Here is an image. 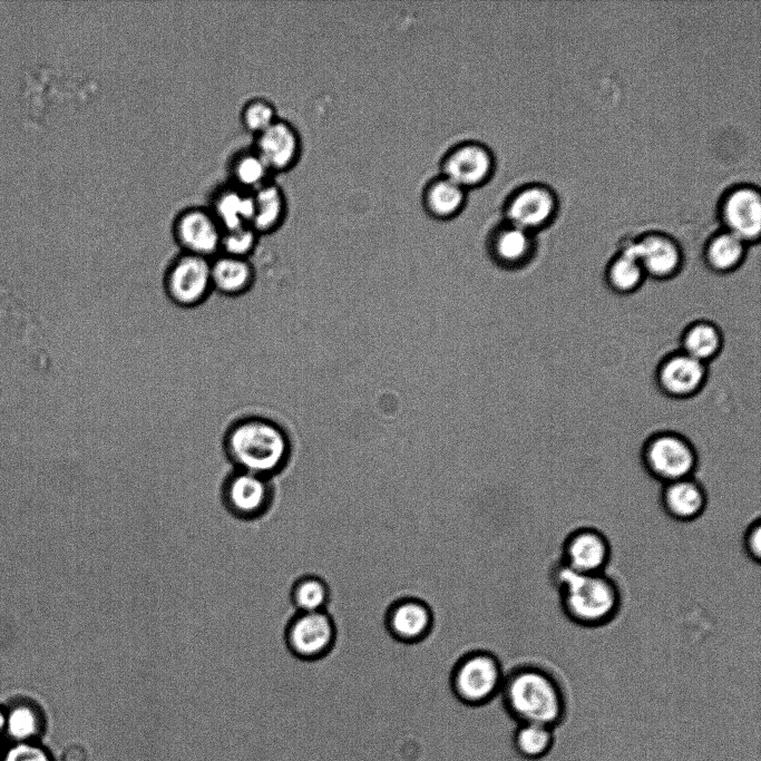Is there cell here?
<instances>
[{"instance_id":"6da1fadb","label":"cell","mask_w":761,"mask_h":761,"mask_svg":"<svg viewBox=\"0 0 761 761\" xmlns=\"http://www.w3.org/2000/svg\"><path fill=\"white\" fill-rule=\"evenodd\" d=\"M498 701L517 723L550 728L563 720L566 709L559 681L546 667L531 661L519 663L505 674Z\"/></svg>"},{"instance_id":"7a4b0ae2","label":"cell","mask_w":761,"mask_h":761,"mask_svg":"<svg viewBox=\"0 0 761 761\" xmlns=\"http://www.w3.org/2000/svg\"><path fill=\"white\" fill-rule=\"evenodd\" d=\"M550 582L564 616L576 626L599 628L619 614L622 591L607 573L577 574L556 562L550 569Z\"/></svg>"},{"instance_id":"3957f363","label":"cell","mask_w":761,"mask_h":761,"mask_svg":"<svg viewBox=\"0 0 761 761\" xmlns=\"http://www.w3.org/2000/svg\"><path fill=\"white\" fill-rule=\"evenodd\" d=\"M224 450L234 469L271 479L286 468L291 456L284 430L262 417L235 421L224 437Z\"/></svg>"},{"instance_id":"277c9868","label":"cell","mask_w":761,"mask_h":761,"mask_svg":"<svg viewBox=\"0 0 761 761\" xmlns=\"http://www.w3.org/2000/svg\"><path fill=\"white\" fill-rule=\"evenodd\" d=\"M645 472L662 485L695 476L699 452L694 443L675 430H657L644 440L640 450Z\"/></svg>"},{"instance_id":"5b68a950","label":"cell","mask_w":761,"mask_h":761,"mask_svg":"<svg viewBox=\"0 0 761 761\" xmlns=\"http://www.w3.org/2000/svg\"><path fill=\"white\" fill-rule=\"evenodd\" d=\"M505 679L499 660L488 652H472L462 657L451 675L455 700L468 709H482L499 696Z\"/></svg>"},{"instance_id":"8992f818","label":"cell","mask_w":761,"mask_h":761,"mask_svg":"<svg viewBox=\"0 0 761 761\" xmlns=\"http://www.w3.org/2000/svg\"><path fill=\"white\" fill-rule=\"evenodd\" d=\"M275 497L273 479L236 469L226 476L221 488L223 506L241 520L264 517L273 507Z\"/></svg>"},{"instance_id":"52a82bcc","label":"cell","mask_w":761,"mask_h":761,"mask_svg":"<svg viewBox=\"0 0 761 761\" xmlns=\"http://www.w3.org/2000/svg\"><path fill=\"white\" fill-rule=\"evenodd\" d=\"M169 300L182 308L203 303L213 291L211 258L181 252L169 264L164 279Z\"/></svg>"},{"instance_id":"ba28073f","label":"cell","mask_w":761,"mask_h":761,"mask_svg":"<svg viewBox=\"0 0 761 761\" xmlns=\"http://www.w3.org/2000/svg\"><path fill=\"white\" fill-rule=\"evenodd\" d=\"M335 627L325 611L295 613L285 624L283 642L287 651L301 660H316L333 646Z\"/></svg>"},{"instance_id":"9c48e42d","label":"cell","mask_w":761,"mask_h":761,"mask_svg":"<svg viewBox=\"0 0 761 761\" xmlns=\"http://www.w3.org/2000/svg\"><path fill=\"white\" fill-rule=\"evenodd\" d=\"M709 379V365L676 349L664 354L654 370V383L667 398L685 400L699 394Z\"/></svg>"},{"instance_id":"30bf717a","label":"cell","mask_w":761,"mask_h":761,"mask_svg":"<svg viewBox=\"0 0 761 761\" xmlns=\"http://www.w3.org/2000/svg\"><path fill=\"white\" fill-rule=\"evenodd\" d=\"M612 553L611 542L602 530L580 526L563 539L557 562L577 574H599L606 573Z\"/></svg>"},{"instance_id":"8fae6325","label":"cell","mask_w":761,"mask_h":761,"mask_svg":"<svg viewBox=\"0 0 761 761\" xmlns=\"http://www.w3.org/2000/svg\"><path fill=\"white\" fill-rule=\"evenodd\" d=\"M172 233L184 253L213 258L219 254L223 230L203 206H188L174 217Z\"/></svg>"},{"instance_id":"7c38bea8","label":"cell","mask_w":761,"mask_h":761,"mask_svg":"<svg viewBox=\"0 0 761 761\" xmlns=\"http://www.w3.org/2000/svg\"><path fill=\"white\" fill-rule=\"evenodd\" d=\"M627 244L642 265L647 279L669 281L682 271L683 252L676 241L670 236L648 234Z\"/></svg>"},{"instance_id":"4fadbf2b","label":"cell","mask_w":761,"mask_h":761,"mask_svg":"<svg viewBox=\"0 0 761 761\" xmlns=\"http://www.w3.org/2000/svg\"><path fill=\"white\" fill-rule=\"evenodd\" d=\"M253 148L272 174L286 172L297 162L301 139L289 121L277 118L270 127L254 137Z\"/></svg>"},{"instance_id":"5bb4252c","label":"cell","mask_w":761,"mask_h":761,"mask_svg":"<svg viewBox=\"0 0 761 761\" xmlns=\"http://www.w3.org/2000/svg\"><path fill=\"white\" fill-rule=\"evenodd\" d=\"M660 504L671 519L692 523L706 510L709 496L695 476L662 485Z\"/></svg>"},{"instance_id":"9a60e30c","label":"cell","mask_w":761,"mask_h":761,"mask_svg":"<svg viewBox=\"0 0 761 761\" xmlns=\"http://www.w3.org/2000/svg\"><path fill=\"white\" fill-rule=\"evenodd\" d=\"M6 705L3 742L42 741L48 720L42 706L28 696H16Z\"/></svg>"},{"instance_id":"2e32d148","label":"cell","mask_w":761,"mask_h":761,"mask_svg":"<svg viewBox=\"0 0 761 761\" xmlns=\"http://www.w3.org/2000/svg\"><path fill=\"white\" fill-rule=\"evenodd\" d=\"M723 215L728 232L748 245L758 241L761 231V201L757 191L744 187L732 192L724 203Z\"/></svg>"},{"instance_id":"e0dca14e","label":"cell","mask_w":761,"mask_h":761,"mask_svg":"<svg viewBox=\"0 0 761 761\" xmlns=\"http://www.w3.org/2000/svg\"><path fill=\"white\" fill-rule=\"evenodd\" d=\"M492 170L490 152L479 144H465L445 162L446 177L462 188L481 184Z\"/></svg>"},{"instance_id":"ac0fdd59","label":"cell","mask_w":761,"mask_h":761,"mask_svg":"<svg viewBox=\"0 0 761 761\" xmlns=\"http://www.w3.org/2000/svg\"><path fill=\"white\" fill-rule=\"evenodd\" d=\"M432 626L428 605L416 598L396 602L388 611L387 627L399 641L412 643L423 638Z\"/></svg>"},{"instance_id":"d6986e66","label":"cell","mask_w":761,"mask_h":761,"mask_svg":"<svg viewBox=\"0 0 761 761\" xmlns=\"http://www.w3.org/2000/svg\"><path fill=\"white\" fill-rule=\"evenodd\" d=\"M555 211V198L545 187L531 186L516 194L508 205L510 224L525 231L545 225Z\"/></svg>"},{"instance_id":"ffe728a7","label":"cell","mask_w":761,"mask_h":761,"mask_svg":"<svg viewBox=\"0 0 761 761\" xmlns=\"http://www.w3.org/2000/svg\"><path fill=\"white\" fill-rule=\"evenodd\" d=\"M207 207L223 232L250 225L253 212L252 192L230 183L214 192Z\"/></svg>"},{"instance_id":"44dd1931","label":"cell","mask_w":761,"mask_h":761,"mask_svg":"<svg viewBox=\"0 0 761 761\" xmlns=\"http://www.w3.org/2000/svg\"><path fill=\"white\" fill-rule=\"evenodd\" d=\"M723 347L722 329L711 320L696 319L682 330L677 349L709 365L721 354Z\"/></svg>"},{"instance_id":"7402d4cb","label":"cell","mask_w":761,"mask_h":761,"mask_svg":"<svg viewBox=\"0 0 761 761\" xmlns=\"http://www.w3.org/2000/svg\"><path fill=\"white\" fill-rule=\"evenodd\" d=\"M213 290L226 296L247 292L254 283L255 270L248 258L218 254L211 260Z\"/></svg>"},{"instance_id":"603a6c76","label":"cell","mask_w":761,"mask_h":761,"mask_svg":"<svg viewBox=\"0 0 761 761\" xmlns=\"http://www.w3.org/2000/svg\"><path fill=\"white\" fill-rule=\"evenodd\" d=\"M253 212L250 226L260 235L275 232L286 215V198L272 179L252 192Z\"/></svg>"},{"instance_id":"cb8c5ba5","label":"cell","mask_w":761,"mask_h":761,"mask_svg":"<svg viewBox=\"0 0 761 761\" xmlns=\"http://www.w3.org/2000/svg\"><path fill=\"white\" fill-rule=\"evenodd\" d=\"M646 280V274L628 244L609 260L604 270L606 286L617 295L637 292Z\"/></svg>"},{"instance_id":"d4e9b609","label":"cell","mask_w":761,"mask_h":761,"mask_svg":"<svg viewBox=\"0 0 761 761\" xmlns=\"http://www.w3.org/2000/svg\"><path fill=\"white\" fill-rule=\"evenodd\" d=\"M748 244L736 235L725 231L708 241L704 248V262L709 270L716 274H729L738 270L744 262Z\"/></svg>"},{"instance_id":"484cf974","label":"cell","mask_w":761,"mask_h":761,"mask_svg":"<svg viewBox=\"0 0 761 761\" xmlns=\"http://www.w3.org/2000/svg\"><path fill=\"white\" fill-rule=\"evenodd\" d=\"M492 254L505 267L526 265L534 254L530 233L513 224L501 228L492 240Z\"/></svg>"},{"instance_id":"4316f807","label":"cell","mask_w":761,"mask_h":761,"mask_svg":"<svg viewBox=\"0 0 761 761\" xmlns=\"http://www.w3.org/2000/svg\"><path fill=\"white\" fill-rule=\"evenodd\" d=\"M230 183L247 192H254L271 181L272 173L251 147L237 152L228 164Z\"/></svg>"},{"instance_id":"83f0119b","label":"cell","mask_w":761,"mask_h":761,"mask_svg":"<svg viewBox=\"0 0 761 761\" xmlns=\"http://www.w3.org/2000/svg\"><path fill=\"white\" fill-rule=\"evenodd\" d=\"M513 742L520 757L538 760L545 757L553 747V728L538 723H518Z\"/></svg>"},{"instance_id":"f1b7e54d","label":"cell","mask_w":761,"mask_h":761,"mask_svg":"<svg viewBox=\"0 0 761 761\" xmlns=\"http://www.w3.org/2000/svg\"><path fill=\"white\" fill-rule=\"evenodd\" d=\"M330 592L323 579L316 576H302L294 580L290 589V601L297 613L324 611Z\"/></svg>"},{"instance_id":"f546056e","label":"cell","mask_w":761,"mask_h":761,"mask_svg":"<svg viewBox=\"0 0 761 761\" xmlns=\"http://www.w3.org/2000/svg\"><path fill=\"white\" fill-rule=\"evenodd\" d=\"M426 201L431 214L438 217H450L462 207L465 188L443 177L430 185Z\"/></svg>"},{"instance_id":"4dcf8cb0","label":"cell","mask_w":761,"mask_h":761,"mask_svg":"<svg viewBox=\"0 0 761 761\" xmlns=\"http://www.w3.org/2000/svg\"><path fill=\"white\" fill-rule=\"evenodd\" d=\"M279 118L275 106L264 97H253L241 108L240 121L253 137L270 127Z\"/></svg>"},{"instance_id":"1f68e13d","label":"cell","mask_w":761,"mask_h":761,"mask_svg":"<svg viewBox=\"0 0 761 761\" xmlns=\"http://www.w3.org/2000/svg\"><path fill=\"white\" fill-rule=\"evenodd\" d=\"M260 237L250 225L225 231L222 234L219 254L248 258L256 248Z\"/></svg>"},{"instance_id":"d6a6232c","label":"cell","mask_w":761,"mask_h":761,"mask_svg":"<svg viewBox=\"0 0 761 761\" xmlns=\"http://www.w3.org/2000/svg\"><path fill=\"white\" fill-rule=\"evenodd\" d=\"M1 761H57L42 741L4 742Z\"/></svg>"},{"instance_id":"836d02e7","label":"cell","mask_w":761,"mask_h":761,"mask_svg":"<svg viewBox=\"0 0 761 761\" xmlns=\"http://www.w3.org/2000/svg\"><path fill=\"white\" fill-rule=\"evenodd\" d=\"M742 547L745 556L754 564L761 559V520L753 519L742 535Z\"/></svg>"},{"instance_id":"e575fe53","label":"cell","mask_w":761,"mask_h":761,"mask_svg":"<svg viewBox=\"0 0 761 761\" xmlns=\"http://www.w3.org/2000/svg\"><path fill=\"white\" fill-rule=\"evenodd\" d=\"M6 726V705L0 703V740L3 738Z\"/></svg>"},{"instance_id":"d590c367","label":"cell","mask_w":761,"mask_h":761,"mask_svg":"<svg viewBox=\"0 0 761 761\" xmlns=\"http://www.w3.org/2000/svg\"><path fill=\"white\" fill-rule=\"evenodd\" d=\"M3 743H4V742H3L2 740H0V761H1V758H2Z\"/></svg>"}]
</instances>
